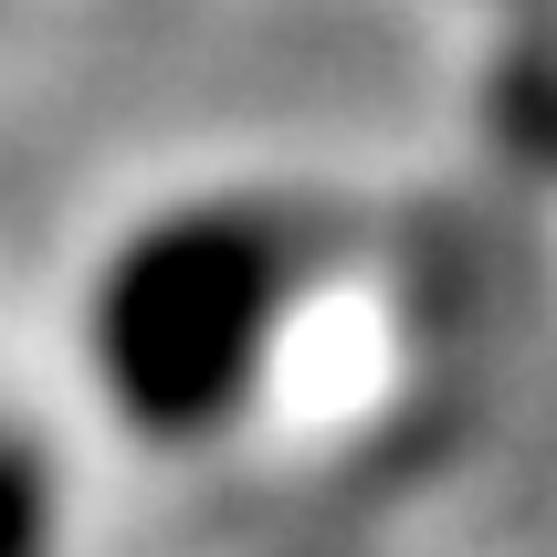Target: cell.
<instances>
[{
    "label": "cell",
    "instance_id": "6da1fadb",
    "mask_svg": "<svg viewBox=\"0 0 557 557\" xmlns=\"http://www.w3.org/2000/svg\"><path fill=\"white\" fill-rule=\"evenodd\" d=\"M326 274V232L263 189H200L126 221L85 274V379L137 442H221L263 389Z\"/></svg>",
    "mask_w": 557,
    "mask_h": 557
},
{
    "label": "cell",
    "instance_id": "7a4b0ae2",
    "mask_svg": "<svg viewBox=\"0 0 557 557\" xmlns=\"http://www.w3.org/2000/svg\"><path fill=\"white\" fill-rule=\"evenodd\" d=\"M53 547V463L42 442L0 432V557H42Z\"/></svg>",
    "mask_w": 557,
    "mask_h": 557
}]
</instances>
